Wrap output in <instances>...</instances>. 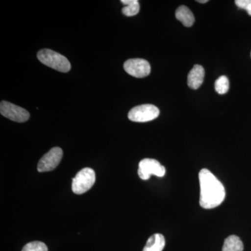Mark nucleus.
Instances as JSON below:
<instances>
[{
    "mask_svg": "<svg viewBox=\"0 0 251 251\" xmlns=\"http://www.w3.org/2000/svg\"><path fill=\"white\" fill-rule=\"evenodd\" d=\"M199 181L201 206L204 209H211L221 205L226 198V190L222 183L206 168L200 171Z\"/></svg>",
    "mask_w": 251,
    "mask_h": 251,
    "instance_id": "obj_1",
    "label": "nucleus"
},
{
    "mask_svg": "<svg viewBox=\"0 0 251 251\" xmlns=\"http://www.w3.org/2000/svg\"><path fill=\"white\" fill-rule=\"evenodd\" d=\"M37 57L44 65L58 72L67 73L69 72L72 68L70 62L67 57L52 50H41L38 52Z\"/></svg>",
    "mask_w": 251,
    "mask_h": 251,
    "instance_id": "obj_2",
    "label": "nucleus"
},
{
    "mask_svg": "<svg viewBox=\"0 0 251 251\" xmlns=\"http://www.w3.org/2000/svg\"><path fill=\"white\" fill-rule=\"evenodd\" d=\"M96 175L94 170L85 168L81 170L73 179L72 191L77 195L83 194L94 186Z\"/></svg>",
    "mask_w": 251,
    "mask_h": 251,
    "instance_id": "obj_3",
    "label": "nucleus"
},
{
    "mask_svg": "<svg viewBox=\"0 0 251 251\" xmlns=\"http://www.w3.org/2000/svg\"><path fill=\"white\" fill-rule=\"evenodd\" d=\"M160 110L151 104H144L134 107L128 112V119L132 122H148L159 116Z\"/></svg>",
    "mask_w": 251,
    "mask_h": 251,
    "instance_id": "obj_4",
    "label": "nucleus"
},
{
    "mask_svg": "<svg viewBox=\"0 0 251 251\" xmlns=\"http://www.w3.org/2000/svg\"><path fill=\"white\" fill-rule=\"evenodd\" d=\"M166 168L161 163L153 158H145L139 163L138 174L140 179L148 180L151 175L163 177L166 175Z\"/></svg>",
    "mask_w": 251,
    "mask_h": 251,
    "instance_id": "obj_5",
    "label": "nucleus"
},
{
    "mask_svg": "<svg viewBox=\"0 0 251 251\" xmlns=\"http://www.w3.org/2000/svg\"><path fill=\"white\" fill-rule=\"evenodd\" d=\"M0 112L6 118L20 123L27 122L30 116L29 112L25 109L5 100L0 103Z\"/></svg>",
    "mask_w": 251,
    "mask_h": 251,
    "instance_id": "obj_6",
    "label": "nucleus"
},
{
    "mask_svg": "<svg viewBox=\"0 0 251 251\" xmlns=\"http://www.w3.org/2000/svg\"><path fill=\"white\" fill-rule=\"evenodd\" d=\"M63 157V151L59 148L51 149L41 158L38 163L37 170L39 173L53 171L60 163Z\"/></svg>",
    "mask_w": 251,
    "mask_h": 251,
    "instance_id": "obj_7",
    "label": "nucleus"
},
{
    "mask_svg": "<svg viewBox=\"0 0 251 251\" xmlns=\"http://www.w3.org/2000/svg\"><path fill=\"white\" fill-rule=\"evenodd\" d=\"M125 72L132 76L142 78L150 75L151 67L150 63L144 59H129L124 64Z\"/></svg>",
    "mask_w": 251,
    "mask_h": 251,
    "instance_id": "obj_8",
    "label": "nucleus"
},
{
    "mask_svg": "<svg viewBox=\"0 0 251 251\" xmlns=\"http://www.w3.org/2000/svg\"><path fill=\"white\" fill-rule=\"evenodd\" d=\"M204 69L202 66L196 64L191 69L188 75V85L193 90H197L202 84L204 78Z\"/></svg>",
    "mask_w": 251,
    "mask_h": 251,
    "instance_id": "obj_9",
    "label": "nucleus"
},
{
    "mask_svg": "<svg viewBox=\"0 0 251 251\" xmlns=\"http://www.w3.org/2000/svg\"><path fill=\"white\" fill-rule=\"evenodd\" d=\"M166 246V239L161 234H154L149 238L143 251H162Z\"/></svg>",
    "mask_w": 251,
    "mask_h": 251,
    "instance_id": "obj_10",
    "label": "nucleus"
},
{
    "mask_svg": "<svg viewBox=\"0 0 251 251\" xmlns=\"http://www.w3.org/2000/svg\"><path fill=\"white\" fill-rule=\"evenodd\" d=\"M175 17L186 27H191L195 22L193 13L186 6H179L176 10Z\"/></svg>",
    "mask_w": 251,
    "mask_h": 251,
    "instance_id": "obj_11",
    "label": "nucleus"
},
{
    "mask_svg": "<svg viewBox=\"0 0 251 251\" xmlns=\"http://www.w3.org/2000/svg\"><path fill=\"white\" fill-rule=\"evenodd\" d=\"M244 244L240 238L236 235H231L225 240L222 251H243Z\"/></svg>",
    "mask_w": 251,
    "mask_h": 251,
    "instance_id": "obj_12",
    "label": "nucleus"
},
{
    "mask_svg": "<svg viewBox=\"0 0 251 251\" xmlns=\"http://www.w3.org/2000/svg\"><path fill=\"white\" fill-rule=\"evenodd\" d=\"M121 2L125 5L122 11L126 16L130 17L139 13L140 4L138 0H122Z\"/></svg>",
    "mask_w": 251,
    "mask_h": 251,
    "instance_id": "obj_13",
    "label": "nucleus"
},
{
    "mask_svg": "<svg viewBox=\"0 0 251 251\" xmlns=\"http://www.w3.org/2000/svg\"><path fill=\"white\" fill-rule=\"evenodd\" d=\"M229 80L225 75H221L215 82V90L219 94H225L228 92Z\"/></svg>",
    "mask_w": 251,
    "mask_h": 251,
    "instance_id": "obj_14",
    "label": "nucleus"
},
{
    "mask_svg": "<svg viewBox=\"0 0 251 251\" xmlns=\"http://www.w3.org/2000/svg\"><path fill=\"white\" fill-rule=\"evenodd\" d=\"M22 251H49V249L44 242L36 241L28 243L23 247Z\"/></svg>",
    "mask_w": 251,
    "mask_h": 251,
    "instance_id": "obj_15",
    "label": "nucleus"
},
{
    "mask_svg": "<svg viewBox=\"0 0 251 251\" xmlns=\"http://www.w3.org/2000/svg\"><path fill=\"white\" fill-rule=\"evenodd\" d=\"M235 4L240 9L246 10L251 16V0H236Z\"/></svg>",
    "mask_w": 251,
    "mask_h": 251,
    "instance_id": "obj_16",
    "label": "nucleus"
},
{
    "mask_svg": "<svg viewBox=\"0 0 251 251\" xmlns=\"http://www.w3.org/2000/svg\"><path fill=\"white\" fill-rule=\"evenodd\" d=\"M197 1L201 4H204V3L208 2V0H198Z\"/></svg>",
    "mask_w": 251,
    "mask_h": 251,
    "instance_id": "obj_17",
    "label": "nucleus"
},
{
    "mask_svg": "<svg viewBox=\"0 0 251 251\" xmlns=\"http://www.w3.org/2000/svg\"></svg>",
    "mask_w": 251,
    "mask_h": 251,
    "instance_id": "obj_18",
    "label": "nucleus"
}]
</instances>
